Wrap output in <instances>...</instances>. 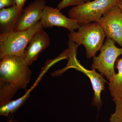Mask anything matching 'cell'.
I'll use <instances>...</instances> for the list:
<instances>
[{"label":"cell","mask_w":122,"mask_h":122,"mask_svg":"<svg viewBox=\"0 0 122 122\" xmlns=\"http://www.w3.org/2000/svg\"><path fill=\"white\" fill-rule=\"evenodd\" d=\"M22 58L16 55L7 56L0 62V86L17 91L27 89L32 72Z\"/></svg>","instance_id":"1"},{"label":"cell","mask_w":122,"mask_h":122,"mask_svg":"<svg viewBox=\"0 0 122 122\" xmlns=\"http://www.w3.org/2000/svg\"><path fill=\"white\" fill-rule=\"evenodd\" d=\"M43 29L39 21L26 30L0 34V59L10 55H16L24 59L25 49L30 41Z\"/></svg>","instance_id":"2"},{"label":"cell","mask_w":122,"mask_h":122,"mask_svg":"<svg viewBox=\"0 0 122 122\" xmlns=\"http://www.w3.org/2000/svg\"><path fill=\"white\" fill-rule=\"evenodd\" d=\"M77 32H70L68 35L69 41L79 46L82 45L86 50L87 58L95 56L100 50L106 36L103 30L97 22L83 24L79 27Z\"/></svg>","instance_id":"3"},{"label":"cell","mask_w":122,"mask_h":122,"mask_svg":"<svg viewBox=\"0 0 122 122\" xmlns=\"http://www.w3.org/2000/svg\"><path fill=\"white\" fill-rule=\"evenodd\" d=\"M68 43L69 50L68 63L66 67L59 71L57 74L61 75L68 69L74 68L82 72L87 76L90 81L94 91L92 104L94 106L97 107L98 110L99 111L102 105L101 93L105 90V84L107 81L102 75L97 73L96 70H88L81 65L76 58L77 49L79 46L71 41H69Z\"/></svg>","instance_id":"4"},{"label":"cell","mask_w":122,"mask_h":122,"mask_svg":"<svg viewBox=\"0 0 122 122\" xmlns=\"http://www.w3.org/2000/svg\"><path fill=\"white\" fill-rule=\"evenodd\" d=\"M118 0H94L79 6H75L68 12L70 18L75 20L80 25L98 22L106 12L116 5Z\"/></svg>","instance_id":"5"},{"label":"cell","mask_w":122,"mask_h":122,"mask_svg":"<svg viewBox=\"0 0 122 122\" xmlns=\"http://www.w3.org/2000/svg\"><path fill=\"white\" fill-rule=\"evenodd\" d=\"M115 43L112 39L107 38L100 49V53L93 57L91 65L92 69L97 70L109 81L116 73L114 66L117 58L122 55V48H118Z\"/></svg>","instance_id":"6"},{"label":"cell","mask_w":122,"mask_h":122,"mask_svg":"<svg viewBox=\"0 0 122 122\" xmlns=\"http://www.w3.org/2000/svg\"><path fill=\"white\" fill-rule=\"evenodd\" d=\"M107 38L112 39L122 48V12L115 5L103 14L97 22Z\"/></svg>","instance_id":"7"},{"label":"cell","mask_w":122,"mask_h":122,"mask_svg":"<svg viewBox=\"0 0 122 122\" xmlns=\"http://www.w3.org/2000/svg\"><path fill=\"white\" fill-rule=\"evenodd\" d=\"M43 28H51L54 26L62 27L70 32L78 29L80 25L75 20L66 17L57 8L46 5L41 20Z\"/></svg>","instance_id":"8"},{"label":"cell","mask_w":122,"mask_h":122,"mask_svg":"<svg viewBox=\"0 0 122 122\" xmlns=\"http://www.w3.org/2000/svg\"><path fill=\"white\" fill-rule=\"evenodd\" d=\"M46 0H35L23 9L16 25L15 31L26 30L40 21Z\"/></svg>","instance_id":"9"},{"label":"cell","mask_w":122,"mask_h":122,"mask_svg":"<svg viewBox=\"0 0 122 122\" xmlns=\"http://www.w3.org/2000/svg\"><path fill=\"white\" fill-rule=\"evenodd\" d=\"M50 41L49 35L43 30L32 38L25 49L24 59L28 66L37 59L40 54L49 45Z\"/></svg>","instance_id":"10"},{"label":"cell","mask_w":122,"mask_h":122,"mask_svg":"<svg viewBox=\"0 0 122 122\" xmlns=\"http://www.w3.org/2000/svg\"><path fill=\"white\" fill-rule=\"evenodd\" d=\"M23 10L16 5L0 10V34L15 31Z\"/></svg>","instance_id":"11"},{"label":"cell","mask_w":122,"mask_h":122,"mask_svg":"<svg viewBox=\"0 0 122 122\" xmlns=\"http://www.w3.org/2000/svg\"><path fill=\"white\" fill-rule=\"evenodd\" d=\"M115 67L118 73L109 81V90L113 98L122 99V58L117 59Z\"/></svg>","instance_id":"12"},{"label":"cell","mask_w":122,"mask_h":122,"mask_svg":"<svg viewBox=\"0 0 122 122\" xmlns=\"http://www.w3.org/2000/svg\"><path fill=\"white\" fill-rule=\"evenodd\" d=\"M31 89L27 91L25 95L16 100H11L6 104L0 106V115L8 117L9 115L14 114L26 102L30 96Z\"/></svg>","instance_id":"13"},{"label":"cell","mask_w":122,"mask_h":122,"mask_svg":"<svg viewBox=\"0 0 122 122\" xmlns=\"http://www.w3.org/2000/svg\"><path fill=\"white\" fill-rule=\"evenodd\" d=\"M115 103L114 112L110 117V122H122V99L113 98Z\"/></svg>","instance_id":"14"},{"label":"cell","mask_w":122,"mask_h":122,"mask_svg":"<svg viewBox=\"0 0 122 122\" xmlns=\"http://www.w3.org/2000/svg\"><path fill=\"white\" fill-rule=\"evenodd\" d=\"M86 2V0H62L58 5L57 8L61 10L69 6H79Z\"/></svg>","instance_id":"15"},{"label":"cell","mask_w":122,"mask_h":122,"mask_svg":"<svg viewBox=\"0 0 122 122\" xmlns=\"http://www.w3.org/2000/svg\"><path fill=\"white\" fill-rule=\"evenodd\" d=\"M16 5L15 0H0V10Z\"/></svg>","instance_id":"16"},{"label":"cell","mask_w":122,"mask_h":122,"mask_svg":"<svg viewBox=\"0 0 122 122\" xmlns=\"http://www.w3.org/2000/svg\"><path fill=\"white\" fill-rule=\"evenodd\" d=\"M27 0H15L16 5L20 8L24 9L25 4Z\"/></svg>","instance_id":"17"},{"label":"cell","mask_w":122,"mask_h":122,"mask_svg":"<svg viewBox=\"0 0 122 122\" xmlns=\"http://www.w3.org/2000/svg\"><path fill=\"white\" fill-rule=\"evenodd\" d=\"M116 5L120 8L122 12V0H118Z\"/></svg>","instance_id":"18"},{"label":"cell","mask_w":122,"mask_h":122,"mask_svg":"<svg viewBox=\"0 0 122 122\" xmlns=\"http://www.w3.org/2000/svg\"><path fill=\"white\" fill-rule=\"evenodd\" d=\"M12 122H20V121H18V120H16V119H13V120Z\"/></svg>","instance_id":"19"},{"label":"cell","mask_w":122,"mask_h":122,"mask_svg":"<svg viewBox=\"0 0 122 122\" xmlns=\"http://www.w3.org/2000/svg\"><path fill=\"white\" fill-rule=\"evenodd\" d=\"M91 0H86V1H90Z\"/></svg>","instance_id":"20"}]
</instances>
